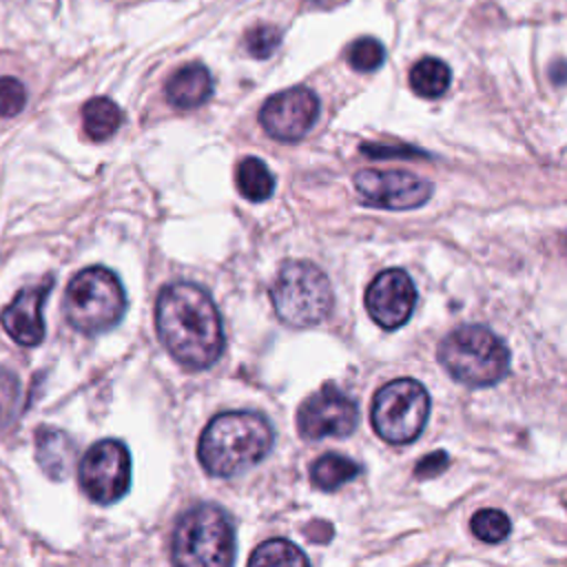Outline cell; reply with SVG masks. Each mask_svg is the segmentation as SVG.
<instances>
[{
    "mask_svg": "<svg viewBox=\"0 0 567 567\" xmlns=\"http://www.w3.org/2000/svg\"><path fill=\"white\" fill-rule=\"evenodd\" d=\"M155 326L164 348L190 370L213 365L224 350L219 310L197 284H168L157 297Z\"/></svg>",
    "mask_w": 567,
    "mask_h": 567,
    "instance_id": "cell-1",
    "label": "cell"
},
{
    "mask_svg": "<svg viewBox=\"0 0 567 567\" xmlns=\"http://www.w3.org/2000/svg\"><path fill=\"white\" fill-rule=\"evenodd\" d=\"M272 441L275 432L264 414L252 410L221 412L204 427L197 456L210 476L230 478L264 461Z\"/></svg>",
    "mask_w": 567,
    "mask_h": 567,
    "instance_id": "cell-2",
    "label": "cell"
},
{
    "mask_svg": "<svg viewBox=\"0 0 567 567\" xmlns=\"http://www.w3.org/2000/svg\"><path fill=\"white\" fill-rule=\"evenodd\" d=\"M439 361L463 385L487 388L509 370V350L485 326H461L439 343Z\"/></svg>",
    "mask_w": 567,
    "mask_h": 567,
    "instance_id": "cell-3",
    "label": "cell"
},
{
    "mask_svg": "<svg viewBox=\"0 0 567 567\" xmlns=\"http://www.w3.org/2000/svg\"><path fill=\"white\" fill-rule=\"evenodd\" d=\"M173 560L186 567H226L235 560V529L217 505H197L175 525Z\"/></svg>",
    "mask_w": 567,
    "mask_h": 567,
    "instance_id": "cell-4",
    "label": "cell"
},
{
    "mask_svg": "<svg viewBox=\"0 0 567 567\" xmlns=\"http://www.w3.org/2000/svg\"><path fill=\"white\" fill-rule=\"evenodd\" d=\"M270 301L286 326L310 328L330 315L334 295L321 268L310 261H288L270 286Z\"/></svg>",
    "mask_w": 567,
    "mask_h": 567,
    "instance_id": "cell-5",
    "label": "cell"
},
{
    "mask_svg": "<svg viewBox=\"0 0 567 567\" xmlns=\"http://www.w3.org/2000/svg\"><path fill=\"white\" fill-rule=\"evenodd\" d=\"M126 297L117 275L102 266L80 270L64 292L66 319L84 334H97L113 328L122 319Z\"/></svg>",
    "mask_w": 567,
    "mask_h": 567,
    "instance_id": "cell-6",
    "label": "cell"
},
{
    "mask_svg": "<svg viewBox=\"0 0 567 567\" xmlns=\"http://www.w3.org/2000/svg\"><path fill=\"white\" fill-rule=\"evenodd\" d=\"M427 416L430 394L416 379H394L372 399V427L388 443H412L423 432Z\"/></svg>",
    "mask_w": 567,
    "mask_h": 567,
    "instance_id": "cell-7",
    "label": "cell"
},
{
    "mask_svg": "<svg viewBox=\"0 0 567 567\" xmlns=\"http://www.w3.org/2000/svg\"><path fill=\"white\" fill-rule=\"evenodd\" d=\"M80 485L100 505L120 501L131 485V454L122 441L93 443L80 461Z\"/></svg>",
    "mask_w": 567,
    "mask_h": 567,
    "instance_id": "cell-8",
    "label": "cell"
},
{
    "mask_svg": "<svg viewBox=\"0 0 567 567\" xmlns=\"http://www.w3.org/2000/svg\"><path fill=\"white\" fill-rule=\"evenodd\" d=\"M354 188L363 204L388 210L419 208L432 195V184L408 171L363 168L354 175Z\"/></svg>",
    "mask_w": 567,
    "mask_h": 567,
    "instance_id": "cell-9",
    "label": "cell"
},
{
    "mask_svg": "<svg viewBox=\"0 0 567 567\" xmlns=\"http://www.w3.org/2000/svg\"><path fill=\"white\" fill-rule=\"evenodd\" d=\"M357 423V403L334 385H323L319 392L310 394L297 412L299 434L308 441H319L326 436H348L354 432Z\"/></svg>",
    "mask_w": 567,
    "mask_h": 567,
    "instance_id": "cell-10",
    "label": "cell"
},
{
    "mask_svg": "<svg viewBox=\"0 0 567 567\" xmlns=\"http://www.w3.org/2000/svg\"><path fill=\"white\" fill-rule=\"evenodd\" d=\"M317 117L319 97L306 86H295L270 95L259 111L264 131L279 142L301 140L312 128Z\"/></svg>",
    "mask_w": 567,
    "mask_h": 567,
    "instance_id": "cell-11",
    "label": "cell"
},
{
    "mask_svg": "<svg viewBox=\"0 0 567 567\" xmlns=\"http://www.w3.org/2000/svg\"><path fill=\"white\" fill-rule=\"evenodd\" d=\"M416 306V288L410 275L401 268L379 272L365 290L368 315L385 330L403 326Z\"/></svg>",
    "mask_w": 567,
    "mask_h": 567,
    "instance_id": "cell-12",
    "label": "cell"
},
{
    "mask_svg": "<svg viewBox=\"0 0 567 567\" xmlns=\"http://www.w3.org/2000/svg\"><path fill=\"white\" fill-rule=\"evenodd\" d=\"M49 290H51V279H44L40 286L22 288L13 297V301L2 310L0 323L16 343L31 348L44 339L42 306Z\"/></svg>",
    "mask_w": 567,
    "mask_h": 567,
    "instance_id": "cell-13",
    "label": "cell"
},
{
    "mask_svg": "<svg viewBox=\"0 0 567 567\" xmlns=\"http://www.w3.org/2000/svg\"><path fill=\"white\" fill-rule=\"evenodd\" d=\"M213 93V78L204 64H186L166 82V100L177 109H197Z\"/></svg>",
    "mask_w": 567,
    "mask_h": 567,
    "instance_id": "cell-14",
    "label": "cell"
},
{
    "mask_svg": "<svg viewBox=\"0 0 567 567\" xmlns=\"http://www.w3.org/2000/svg\"><path fill=\"white\" fill-rule=\"evenodd\" d=\"M38 461L51 478H64L73 461V441L62 430L42 427L35 436Z\"/></svg>",
    "mask_w": 567,
    "mask_h": 567,
    "instance_id": "cell-15",
    "label": "cell"
},
{
    "mask_svg": "<svg viewBox=\"0 0 567 567\" xmlns=\"http://www.w3.org/2000/svg\"><path fill=\"white\" fill-rule=\"evenodd\" d=\"M122 109L109 97H93L82 109L84 133L93 142L109 140L122 126Z\"/></svg>",
    "mask_w": 567,
    "mask_h": 567,
    "instance_id": "cell-16",
    "label": "cell"
},
{
    "mask_svg": "<svg viewBox=\"0 0 567 567\" xmlns=\"http://www.w3.org/2000/svg\"><path fill=\"white\" fill-rule=\"evenodd\" d=\"M359 472L361 467L352 458L337 452L323 454L310 465V478L323 492L339 489L341 485L350 483Z\"/></svg>",
    "mask_w": 567,
    "mask_h": 567,
    "instance_id": "cell-17",
    "label": "cell"
},
{
    "mask_svg": "<svg viewBox=\"0 0 567 567\" xmlns=\"http://www.w3.org/2000/svg\"><path fill=\"white\" fill-rule=\"evenodd\" d=\"M235 184L248 202H266L275 190V177L259 157H244L239 162Z\"/></svg>",
    "mask_w": 567,
    "mask_h": 567,
    "instance_id": "cell-18",
    "label": "cell"
},
{
    "mask_svg": "<svg viewBox=\"0 0 567 567\" xmlns=\"http://www.w3.org/2000/svg\"><path fill=\"white\" fill-rule=\"evenodd\" d=\"M452 71L439 58H423L410 69V86L421 97H439L450 89Z\"/></svg>",
    "mask_w": 567,
    "mask_h": 567,
    "instance_id": "cell-19",
    "label": "cell"
},
{
    "mask_svg": "<svg viewBox=\"0 0 567 567\" xmlns=\"http://www.w3.org/2000/svg\"><path fill=\"white\" fill-rule=\"evenodd\" d=\"M250 565H284V567H292V565H308V556L292 543L284 540V538H270L266 543H261L252 556L248 558Z\"/></svg>",
    "mask_w": 567,
    "mask_h": 567,
    "instance_id": "cell-20",
    "label": "cell"
},
{
    "mask_svg": "<svg viewBox=\"0 0 567 567\" xmlns=\"http://www.w3.org/2000/svg\"><path fill=\"white\" fill-rule=\"evenodd\" d=\"M509 518L501 509H478L472 520V534L483 543H501L509 534Z\"/></svg>",
    "mask_w": 567,
    "mask_h": 567,
    "instance_id": "cell-21",
    "label": "cell"
},
{
    "mask_svg": "<svg viewBox=\"0 0 567 567\" xmlns=\"http://www.w3.org/2000/svg\"><path fill=\"white\" fill-rule=\"evenodd\" d=\"M385 60V49L377 38H359L348 47V62L357 71H377Z\"/></svg>",
    "mask_w": 567,
    "mask_h": 567,
    "instance_id": "cell-22",
    "label": "cell"
},
{
    "mask_svg": "<svg viewBox=\"0 0 567 567\" xmlns=\"http://www.w3.org/2000/svg\"><path fill=\"white\" fill-rule=\"evenodd\" d=\"M279 42H281V33L272 24H255L244 35L246 51L259 60L270 58L275 53V49L279 47Z\"/></svg>",
    "mask_w": 567,
    "mask_h": 567,
    "instance_id": "cell-23",
    "label": "cell"
},
{
    "mask_svg": "<svg viewBox=\"0 0 567 567\" xmlns=\"http://www.w3.org/2000/svg\"><path fill=\"white\" fill-rule=\"evenodd\" d=\"M27 91L18 78H0V117H13L24 109Z\"/></svg>",
    "mask_w": 567,
    "mask_h": 567,
    "instance_id": "cell-24",
    "label": "cell"
},
{
    "mask_svg": "<svg viewBox=\"0 0 567 567\" xmlns=\"http://www.w3.org/2000/svg\"><path fill=\"white\" fill-rule=\"evenodd\" d=\"M16 394H18L16 377L9 374L7 370H0V421H7L9 416H13Z\"/></svg>",
    "mask_w": 567,
    "mask_h": 567,
    "instance_id": "cell-25",
    "label": "cell"
},
{
    "mask_svg": "<svg viewBox=\"0 0 567 567\" xmlns=\"http://www.w3.org/2000/svg\"><path fill=\"white\" fill-rule=\"evenodd\" d=\"M450 458L445 452H434V454H427L423 456L416 465H414V476L419 478H432L436 474H441L445 467H447Z\"/></svg>",
    "mask_w": 567,
    "mask_h": 567,
    "instance_id": "cell-26",
    "label": "cell"
},
{
    "mask_svg": "<svg viewBox=\"0 0 567 567\" xmlns=\"http://www.w3.org/2000/svg\"><path fill=\"white\" fill-rule=\"evenodd\" d=\"M308 2H312V4H328V0H308Z\"/></svg>",
    "mask_w": 567,
    "mask_h": 567,
    "instance_id": "cell-27",
    "label": "cell"
}]
</instances>
